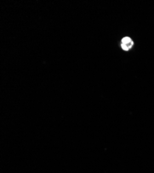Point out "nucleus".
Returning a JSON list of instances; mask_svg holds the SVG:
<instances>
[{
  "label": "nucleus",
  "instance_id": "obj_1",
  "mask_svg": "<svg viewBox=\"0 0 154 173\" xmlns=\"http://www.w3.org/2000/svg\"><path fill=\"white\" fill-rule=\"evenodd\" d=\"M133 45H134V42L129 37H125L122 40L121 46L123 49L124 51H129L132 48Z\"/></svg>",
  "mask_w": 154,
  "mask_h": 173
}]
</instances>
